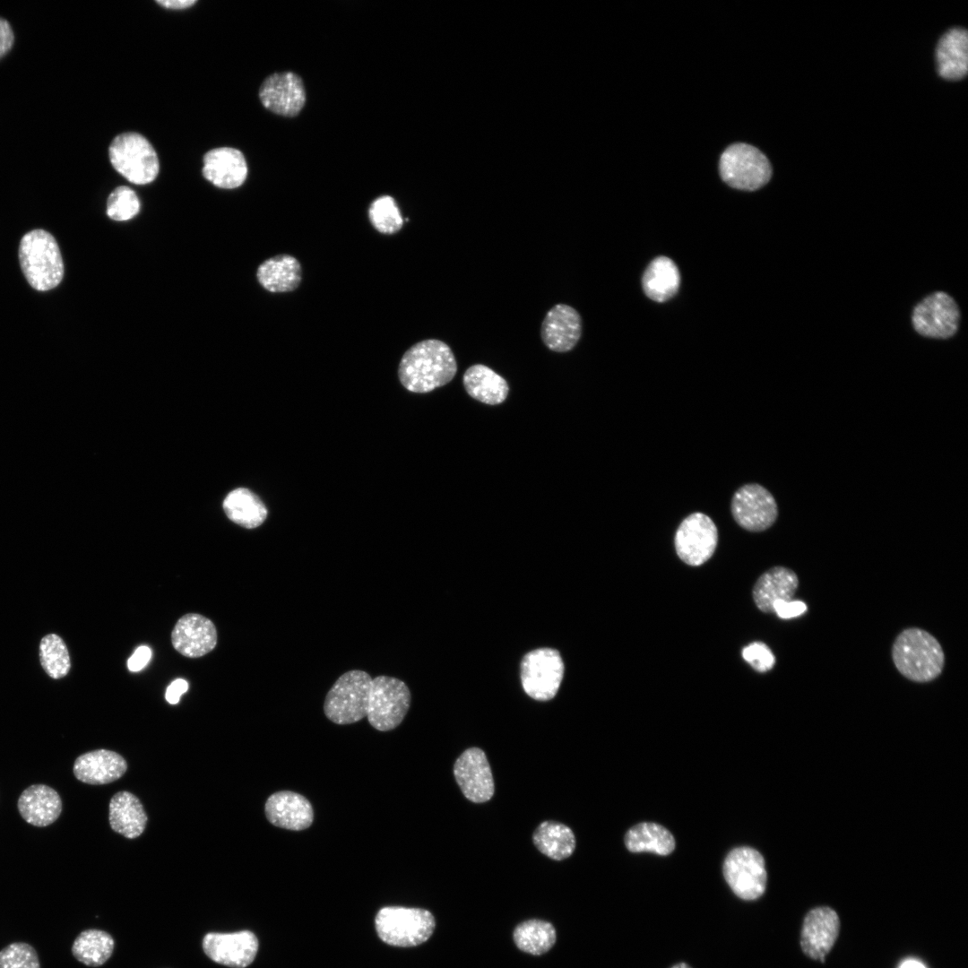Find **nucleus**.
<instances>
[{"instance_id": "nucleus-8", "label": "nucleus", "mask_w": 968, "mask_h": 968, "mask_svg": "<svg viewBox=\"0 0 968 968\" xmlns=\"http://www.w3.org/2000/svg\"><path fill=\"white\" fill-rule=\"evenodd\" d=\"M720 175L730 186L755 191L771 178L772 168L764 153L747 143L729 146L721 155Z\"/></svg>"}, {"instance_id": "nucleus-33", "label": "nucleus", "mask_w": 968, "mask_h": 968, "mask_svg": "<svg viewBox=\"0 0 968 968\" xmlns=\"http://www.w3.org/2000/svg\"><path fill=\"white\" fill-rule=\"evenodd\" d=\"M114 950V939L107 932L99 929L82 931L74 940L72 952L81 963L97 967L103 964L111 956Z\"/></svg>"}, {"instance_id": "nucleus-13", "label": "nucleus", "mask_w": 968, "mask_h": 968, "mask_svg": "<svg viewBox=\"0 0 968 968\" xmlns=\"http://www.w3.org/2000/svg\"><path fill=\"white\" fill-rule=\"evenodd\" d=\"M731 514L743 529L763 532L775 522L778 508L774 497L765 488L749 483L740 487L733 495Z\"/></svg>"}, {"instance_id": "nucleus-46", "label": "nucleus", "mask_w": 968, "mask_h": 968, "mask_svg": "<svg viewBox=\"0 0 968 968\" xmlns=\"http://www.w3.org/2000/svg\"><path fill=\"white\" fill-rule=\"evenodd\" d=\"M671 968H691V967L686 963H679V964H677L676 965L672 966Z\"/></svg>"}, {"instance_id": "nucleus-9", "label": "nucleus", "mask_w": 968, "mask_h": 968, "mask_svg": "<svg viewBox=\"0 0 968 968\" xmlns=\"http://www.w3.org/2000/svg\"><path fill=\"white\" fill-rule=\"evenodd\" d=\"M564 676V662L559 653L552 648H540L528 653L521 663V680L523 690L539 701L552 699Z\"/></svg>"}, {"instance_id": "nucleus-24", "label": "nucleus", "mask_w": 968, "mask_h": 968, "mask_svg": "<svg viewBox=\"0 0 968 968\" xmlns=\"http://www.w3.org/2000/svg\"><path fill=\"white\" fill-rule=\"evenodd\" d=\"M799 585L794 571L784 566H774L765 572L753 588V599L756 607L765 613H773L777 601L792 600Z\"/></svg>"}, {"instance_id": "nucleus-12", "label": "nucleus", "mask_w": 968, "mask_h": 968, "mask_svg": "<svg viewBox=\"0 0 968 968\" xmlns=\"http://www.w3.org/2000/svg\"><path fill=\"white\" fill-rule=\"evenodd\" d=\"M674 543L676 552L683 562L693 566L703 565L717 547V527L708 515L693 513L679 524Z\"/></svg>"}, {"instance_id": "nucleus-23", "label": "nucleus", "mask_w": 968, "mask_h": 968, "mask_svg": "<svg viewBox=\"0 0 968 968\" xmlns=\"http://www.w3.org/2000/svg\"><path fill=\"white\" fill-rule=\"evenodd\" d=\"M17 808L27 823L43 827L51 825L59 817L62 799L53 788L45 784H32L20 795Z\"/></svg>"}, {"instance_id": "nucleus-45", "label": "nucleus", "mask_w": 968, "mask_h": 968, "mask_svg": "<svg viewBox=\"0 0 968 968\" xmlns=\"http://www.w3.org/2000/svg\"><path fill=\"white\" fill-rule=\"evenodd\" d=\"M899 968H926L920 962L909 959L903 962Z\"/></svg>"}, {"instance_id": "nucleus-6", "label": "nucleus", "mask_w": 968, "mask_h": 968, "mask_svg": "<svg viewBox=\"0 0 968 968\" xmlns=\"http://www.w3.org/2000/svg\"><path fill=\"white\" fill-rule=\"evenodd\" d=\"M113 168L129 182L146 185L158 176V155L150 142L134 132L117 135L108 148Z\"/></svg>"}, {"instance_id": "nucleus-40", "label": "nucleus", "mask_w": 968, "mask_h": 968, "mask_svg": "<svg viewBox=\"0 0 968 968\" xmlns=\"http://www.w3.org/2000/svg\"><path fill=\"white\" fill-rule=\"evenodd\" d=\"M774 612L782 619L799 617L807 611V605L801 601H777L773 606Z\"/></svg>"}, {"instance_id": "nucleus-2", "label": "nucleus", "mask_w": 968, "mask_h": 968, "mask_svg": "<svg viewBox=\"0 0 968 968\" xmlns=\"http://www.w3.org/2000/svg\"><path fill=\"white\" fill-rule=\"evenodd\" d=\"M892 658L898 671L915 682L931 681L942 672L944 651L929 632L911 627L902 631L892 647Z\"/></svg>"}, {"instance_id": "nucleus-21", "label": "nucleus", "mask_w": 968, "mask_h": 968, "mask_svg": "<svg viewBox=\"0 0 968 968\" xmlns=\"http://www.w3.org/2000/svg\"><path fill=\"white\" fill-rule=\"evenodd\" d=\"M203 161V176L217 187L236 188L246 178V161L238 149L220 147L210 150L204 154Z\"/></svg>"}, {"instance_id": "nucleus-18", "label": "nucleus", "mask_w": 968, "mask_h": 968, "mask_svg": "<svg viewBox=\"0 0 968 968\" xmlns=\"http://www.w3.org/2000/svg\"><path fill=\"white\" fill-rule=\"evenodd\" d=\"M171 643L175 650L186 657H202L217 644L216 627L212 620L200 614L184 615L171 632Z\"/></svg>"}, {"instance_id": "nucleus-3", "label": "nucleus", "mask_w": 968, "mask_h": 968, "mask_svg": "<svg viewBox=\"0 0 968 968\" xmlns=\"http://www.w3.org/2000/svg\"><path fill=\"white\" fill-rule=\"evenodd\" d=\"M18 254L23 275L33 289L47 291L61 282L62 255L49 232L38 229L26 233L21 239Z\"/></svg>"}, {"instance_id": "nucleus-36", "label": "nucleus", "mask_w": 968, "mask_h": 968, "mask_svg": "<svg viewBox=\"0 0 968 968\" xmlns=\"http://www.w3.org/2000/svg\"><path fill=\"white\" fill-rule=\"evenodd\" d=\"M368 219L372 226L382 234H394L403 225L399 207L390 195H381L370 203Z\"/></svg>"}, {"instance_id": "nucleus-44", "label": "nucleus", "mask_w": 968, "mask_h": 968, "mask_svg": "<svg viewBox=\"0 0 968 968\" xmlns=\"http://www.w3.org/2000/svg\"><path fill=\"white\" fill-rule=\"evenodd\" d=\"M196 0H156V3L169 9H185L194 5Z\"/></svg>"}, {"instance_id": "nucleus-26", "label": "nucleus", "mask_w": 968, "mask_h": 968, "mask_svg": "<svg viewBox=\"0 0 968 968\" xmlns=\"http://www.w3.org/2000/svg\"><path fill=\"white\" fill-rule=\"evenodd\" d=\"M938 73L946 80H960L968 70V34L964 29L953 28L939 39L937 48Z\"/></svg>"}, {"instance_id": "nucleus-14", "label": "nucleus", "mask_w": 968, "mask_h": 968, "mask_svg": "<svg viewBox=\"0 0 968 968\" xmlns=\"http://www.w3.org/2000/svg\"><path fill=\"white\" fill-rule=\"evenodd\" d=\"M454 774L463 795L474 803L489 800L494 794V780L484 751L466 749L455 761Z\"/></svg>"}, {"instance_id": "nucleus-16", "label": "nucleus", "mask_w": 968, "mask_h": 968, "mask_svg": "<svg viewBox=\"0 0 968 968\" xmlns=\"http://www.w3.org/2000/svg\"><path fill=\"white\" fill-rule=\"evenodd\" d=\"M259 98L268 110L284 117H295L305 105L306 91L302 79L295 73H275L261 84Z\"/></svg>"}, {"instance_id": "nucleus-19", "label": "nucleus", "mask_w": 968, "mask_h": 968, "mask_svg": "<svg viewBox=\"0 0 968 968\" xmlns=\"http://www.w3.org/2000/svg\"><path fill=\"white\" fill-rule=\"evenodd\" d=\"M267 820L274 826L302 831L311 826L314 808L303 795L291 791H280L271 794L264 804Z\"/></svg>"}, {"instance_id": "nucleus-29", "label": "nucleus", "mask_w": 968, "mask_h": 968, "mask_svg": "<svg viewBox=\"0 0 968 968\" xmlns=\"http://www.w3.org/2000/svg\"><path fill=\"white\" fill-rule=\"evenodd\" d=\"M645 295L653 301L664 302L678 290L680 274L675 263L669 257L659 256L646 268L643 280Z\"/></svg>"}, {"instance_id": "nucleus-38", "label": "nucleus", "mask_w": 968, "mask_h": 968, "mask_svg": "<svg viewBox=\"0 0 968 968\" xmlns=\"http://www.w3.org/2000/svg\"><path fill=\"white\" fill-rule=\"evenodd\" d=\"M0 968H40L38 955L29 944L17 942L0 951Z\"/></svg>"}, {"instance_id": "nucleus-7", "label": "nucleus", "mask_w": 968, "mask_h": 968, "mask_svg": "<svg viewBox=\"0 0 968 968\" xmlns=\"http://www.w3.org/2000/svg\"><path fill=\"white\" fill-rule=\"evenodd\" d=\"M411 700V691L402 680L385 675L375 677L367 711L369 724L379 731L395 729L406 716Z\"/></svg>"}, {"instance_id": "nucleus-28", "label": "nucleus", "mask_w": 968, "mask_h": 968, "mask_svg": "<svg viewBox=\"0 0 968 968\" xmlns=\"http://www.w3.org/2000/svg\"><path fill=\"white\" fill-rule=\"evenodd\" d=\"M462 381L471 397L489 405L502 403L509 392L505 378L482 364L471 366L463 374Z\"/></svg>"}, {"instance_id": "nucleus-27", "label": "nucleus", "mask_w": 968, "mask_h": 968, "mask_svg": "<svg viewBox=\"0 0 968 968\" xmlns=\"http://www.w3.org/2000/svg\"><path fill=\"white\" fill-rule=\"evenodd\" d=\"M260 285L273 293L295 290L302 280L300 263L292 255H278L264 261L256 272Z\"/></svg>"}, {"instance_id": "nucleus-15", "label": "nucleus", "mask_w": 968, "mask_h": 968, "mask_svg": "<svg viewBox=\"0 0 968 968\" xmlns=\"http://www.w3.org/2000/svg\"><path fill=\"white\" fill-rule=\"evenodd\" d=\"M203 949L213 962L232 968L248 966L258 951V939L249 930L234 933L211 932L203 939Z\"/></svg>"}, {"instance_id": "nucleus-34", "label": "nucleus", "mask_w": 968, "mask_h": 968, "mask_svg": "<svg viewBox=\"0 0 968 968\" xmlns=\"http://www.w3.org/2000/svg\"><path fill=\"white\" fill-rule=\"evenodd\" d=\"M514 940L522 951L539 955L553 946L556 942V930L548 921L529 920L515 928Z\"/></svg>"}, {"instance_id": "nucleus-32", "label": "nucleus", "mask_w": 968, "mask_h": 968, "mask_svg": "<svg viewBox=\"0 0 968 968\" xmlns=\"http://www.w3.org/2000/svg\"><path fill=\"white\" fill-rule=\"evenodd\" d=\"M625 844L632 852L650 851L668 855L675 849L673 835L664 826L655 823H640L625 835Z\"/></svg>"}, {"instance_id": "nucleus-30", "label": "nucleus", "mask_w": 968, "mask_h": 968, "mask_svg": "<svg viewBox=\"0 0 968 968\" xmlns=\"http://www.w3.org/2000/svg\"><path fill=\"white\" fill-rule=\"evenodd\" d=\"M223 509L229 520L246 529L260 526L267 517L263 501L246 488L229 492L223 501Z\"/></svg>"}, {"instance_id": "nucleus-35", "label": "nucleus", "mask_w": 968, "mask_h": 968, "mask_svg": "<svg viewBox=\"0 0 968 968\" xmlns=\"http://www.w3.org/2000/svg\"><path fill=\"white\" fill-rule=\"evenodd\" d=\"M39 661L45 672L54 679L65 677L71 669L69 651L56 634L43 636L39 643Z\"/></svg>"}, {"instance_id": "nucleus-5", "label": "nucleus", "mask_w": 968, "mask_h": 968, "mask_svg": "<svg viewBox=\"0 0 968 968\" xmlns=\"http://www.w3.org/2000/svg\"><path fill=\"white\" fill-rule=\"evenodd\" d=\"M371 676L361 670L341 674L327 692L324 713L338 725L358 722L367 717Z\"/></svg>"}, {"instance_id": "nucleus-25", "label": "nucleus", "mask_w": 968, "mask_h": 968, "mask_svg": "<svg viewBox=\"0 0 968 968\" xmlns=\"http://www.w3.org/2000/svg\"><path fill=\"white\" fill-rule=\"evenodd\" d=\"M108 820L113 831L125 838L140 836L147 824V815L140 799L129 791H119L110 799Z\"/></svg>"}, {"instance_id": "nucleus-11", "label": "nucleus", "mask_w": 968, "mask_h": 968, "mask_svg": "<svg viewBox=\"0 0 968 968\" xmlns=\"http://www.w3.org/2000/svg\"><path fill=\"white\" fill-rule=\"evenodd\" d=\"M912 323L914 330L924 337L947 339L958 330L959 307L950 295L937 291L915 306Z\"/></svg>"}, {"instance_id": "nucleus-4", "label": "nucleus", "mask_w": 968, "mask_h": 968, "mask_svg": "<svg viewBox=\"0 0 968 968\" xmlns=\"http://www.w3.org/2000/svg\"><path fill=\"white\" fill-rule=\"evenodd\" d=\"M375 927L385 943L409 947L426 942L434 932L436 921L425 909L386 906L376 915Z\"/></svg>"}, {"instance_id": "nucleus-31", "label": "nucleus", "mask_w": 968, "mask_h": 968, "mask_svg": "<svg viewBox=\"0 0 968 968\" xmlns=\"http://www.w3.org/2000/svg\"><path fill=\"white\" fill-rule=\"evenodd\" d=\"M532 841L542 854L555 860L570 857L575 849L571 828L556 821L540 823L532 834Z\"/></svg>"}, {"instance_id": "nucleus-43", "label": "nucleus", "mask_w": 968, "mask_h": 968, "mask_svg": "<svg viewBox=\"0 0 968 968\" xmlns=\"http://www.w3.org/2000/svg\"><path fill=\"white\" fill-rule=\"evenodd\" d=\"M188 690V683L186 680L177 678L171 682L168 687L165 698L168 703L176 704L179 702L181 696Z\"/></svg>"}, {"instance_id": "nucleus-41", "label": "nucleus", "mask_w": 968, "mask_h": 968, "mask_svg": "<svg viewBox=\"0 0 968 968\" xmlns=\"http://www.w3.org/2000/svg\"><path fill=\"white\" fill-rule=\"evenodd\" d=\"M151 650L146 645L139 646L127 661V668L132 672L142 670L150 661Z\"/></svg>"}, {"instance_id": "nucleus-42", "label": "nucleus", "mask_w": 968, "mask_h": 968, "mask_svg": "<svg viewBox=\"0 0 968 968\" xmlns=\"http://www.w3.org/2000/svg\"><path fill=\"white\" fill-rule=\"evenodd\" d=\"M14 42V34L9 22L0 17V58L6 55Z\"/></svg>"}, {"instance_id": "nucleus-17", "label": "nucleus", "mask_w": 968, "mask_h": 968, "mask_svg": "<svg viewBox=\"0 0 968 968\" xmlns=\"http://www.w3.org/2000/svg\"><path fill=\"white\" fill-rule=\"evenodd\" d=\"M839 930L840 919L834 910L826 906L811 909L802 923L801 950L808 957L824 963L825 956L837 939Z\"/></svg>"}, {"instance_id": "nucleus-22", "label": "nucleus", "mask_w": 968, "mask_h": 968, "mask_svg": "<svg viewBox=\"0 0 968 968\" xmlns=\"http://www.w3.org/2000/svg\"><path fill=\"white\" fill-rule=\"evenodd\" d=\"M127 769L124 757L108 749H97L79 756L73 767L77 780L92 785H101L120 779Z\"/></svg>"}, {"instance_id": "nucleus-39", "label": "nucleus", "mask_w": 968, "mask_h": 968, "mask_svg": "<svg viewBox=\"0 0 968 968\" xmlns=\"http://www.w3.org/2000/svg\"><path fill=\"white\" fill-rule=\"evenodd\" d=\"M742 656L758 672L770 670L775 663L772 651L762 642H754L744 647Z\"/></svg>"}, {"instance_id": "nucleus-20", "label": "nucleus", "mask_w": 968, "mask_h": 968, "mask_svg": "<svg viewBox=\"0 0 968 968\" xmlns=\"http://www.w3.org/2000/svg\"><path fill=\"white\" fill-rule=\"evenodd\" d=\"M582 334V319L579 313L566 304H557L546 314L540 328L545 346L555 352L573 350Z\"/></svg>"}, {"instance_id": "nucleus-10", "label": "nucleus", "mask_w": 968, "mask_h": 968, "mask_svg": "<svg viewBox=\"0 0 968 968\" xmlns=\"http://www.w3.org/2000/svg\"><path fill=\"white\" fill-rule=\"evenodd\" d=\"M723 875L733 893L743 900H756L765 891L767 874L765 860L753 848L733 849L725 858Z\"/></svg>"}, {"instance_id": "nucleus-1", "label": "nucleus", "mask_w": 968, "mask_h": 968, "mask_svg": "<svg viewBox=\"0 0 968 968\" xmlns=\"http://www.w3.org/2000/svg\"><path fill=\"white\" fill-rule=\"evenodd\" d=\"M456 372L451 348L440 340L427 339L413 344L403 354L398 376L410 392L425 393L451 382Z\"/></svg>"}, {"instance_id": "nucleus-37", "label": "nucleus", "mask_w": 968, "mask_h": 968, "mask_svg": "<svg viewBox=\"0 0 968 968\" xmlns=\"http://www.w3.org/2000/svg\"><path fill=\"white\" fill-rule=\"evenodd\" d=\"M140 201L135 192L125 186L115 188L107 200V214L116 221L134 218L140 211Z\"/></svg>"}]
</instances>
